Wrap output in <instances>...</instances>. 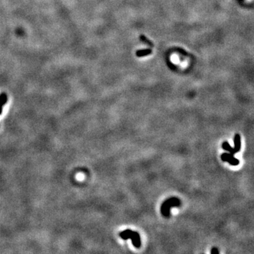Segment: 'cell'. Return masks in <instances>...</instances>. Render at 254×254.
Segmentation results:
<instances>
[{"mask_svg": "<svg viewBox=\"0 0 254 254\" xmlns=\"http://www.w3.org/2000/svg\"><path fill=\"white\" fill-rule=\"evenodd\" d=\"M181 201L177 197H171L163 202L161 205V213L165 217H170V210L172 207H179Z\"/></svg>", "mask_w": 254, "mask_h": 254, "instance_id": "1", "label": "cell"}, {"mask_svg": "<svg viewBox=\"0 0 254 254\" xmlns=\"http://www.w3.org/2000/svg\"><path fill=\"white\" fill-rule=\"evenodd\" d=\"M119 236L124 240L131 239L132 241V244L136 248H140L141 246V237L139 234L137 232H134L131 230H126L123 231L119 233Z\"/></svg>", "mask_w": 254, "mask_h": 254, "instance_id": "2", "label": "cell"}, {"mask_svg": "<svg viewBox=\"0 0 254 254\" xmlns=\"http://www.w3.org/2000/svg\"><path fill=\"white\" fill-rule=\"evenodd\" d=\"M221 160L223 162H227L231 165L237 166L239 164V160L234 157V155L228 153H224L221 155Z\"/></svg>", "mask_w": 254, "mask_h": 254, "instance_id": "3", "label": "cell"}, {"mask_svg": "<svg viewBox=\"0 0 254 254\" xmlns=\"http://www.w3.org/2000/svg\"><path fill=\"white\" fill-rule=\"evenodd\" d=\"M234 148H233L234 155L240 151L241 150V137L239 133H236L234 139Z\"/></svg>", "mask_w": 254, "mask_h": 254, "instance_id": "4", "label": "cell"}, {"mask_svg": "<svg viewBox=\"0 0 254 254\" xmlns=\"http://www.w3.org/2000/svg\"><path fill=\"white\" fill-rule=\"evenodd\" d=\"M222 148L225 150V151H227L230 153L234 155L233 148H232V146H230V144H229L227 141H225V142L222 144Z\"/></svg>", "mask_w": 254, "mask_h": 254, "instance_id": "5", "label": "cell"}, {"mask_svg": "<svg viewBox=\"0 0 254 254\" xmlns=\"http://www.w3.org/2000/svg\"><path fill=\"white\" fill-rule=\"evenodd\" d=\"M6 95L5 93L1 94V95H0V114H1V112H2V106L6 103Z\"/></svg>", "mask_w": 254, "mask_h": 254, "instance_id": "6", "label": "cell"}, {"mask_svg": "<svg viewBox=\"0 0 254 254\" xmlns=\"http://www.w3.org/2000/svg\"><path fill=\"white\" fill-rule=\"evenodd\" d=\"M149 54H151V50H140V51H138L137 52V55L138 56H141V57H143V56H144V55H149Z\"/></svg>", "mask_w": 254, "mask_h": 254, "instance_id": "7", "label": "cell"}, {"mask_svg": "<svg viewBox=\"0 0 254 254\" xmlns=\"http://www.w3.org/2000/svg\"><path fill=\"white\" fill-rule=\"evenodd\" d=\"M220 251L219 250H218V248L217 247H213L211 249L210 251V253L212 254H215V253H219Z\"/></svg>", "mask_w": 254, "mask_h": 254, "instance_id": "8", "label": "cell"}]
</instances>
